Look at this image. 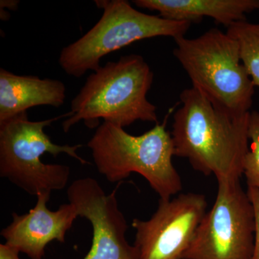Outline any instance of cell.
Instances as JSON below:
<instances>
[{
	"label": "cell",
	"mask_w": 259,
	"mask_h": 259,
	"mask_svg": "<svg viewBox=\"0 0 259 259\" xmlns=\"http://www.w3.org/2000/svg\"><path fill=\"white\" fill-rule=\"evenodd\" d=\"M19 2L18 1H5V0H2L1 1V8H10L11 10H16L18 8Z\"/></svg>",
	"instance_id": "e0dca14e"
},
{
	"label": "cell",
	"mask_w": 259,
	"mask_h": 259,
	"mask_svg": "<svg viewBox=\"0 0 259 259\" xmlns=\"http://www.w3.org/2000/svg\"><path fill=\"white\" fill-rule=\"evenodd\" d=\"M247 194L253 206L255 222V242L252 259H259V189L248 187Z\"/></svg>",
	"instance_id": "9a60e30c"
},
{
	"label": "cell",
	"mask_w": 259,
	"mask_h": 259,
	"mask_svg": "<svg viewBox=\"0 0 259 259\" xmlns=\"http://www.w3.org/2000/svg\"><path fill=\"white\" fill-rule=\"evenodd\" d=\"M51 194H38L35 207L26 214L13 212V221L1 231L5 243L30 259H44L46 248L52 241L65 243L66 233L79 217L76 207L70 202L55 211L48 208Z\"/></svg>",
	"instance_id": "30bf717a"
},
{
	"label": "cell",
	"mask_w": 259,
	"mask_h": 259,
	"mask_svg": "<svg viewBox=\"0 0 259 259\" xmlns=\"http://www.w3.org/2000/svg\"><path fill=\"white\" fill-rule=\"evenodd\" d=\"M134 3L140 8L157 11L168 20L192 23L208 17L227 28L259 10V0H134Z\"/></svg>",
	"instance_id": "7c38bea8"
},
{
	"label": "cell",
	"mask_w": 259,
	"mask_h": 259,
	"mask_svg": "<svg viewBox=\"0 0 259 259\" xmlns=\"http://www.w3.org/2000/svg\"><path fill=\"white\" fill-rule=\"evenodd\" d=\"M205 196L180 194L160 199L156 212L147 221L135 218L134 246L139 259H182L190 248L207 213Z\"/></svg>",
	"instance_id": "ba28073f"
},
{
	"label": "cell",
	"mask_w": 259,
	"mask_h": 259,
	"mask_svg": "<svg viewBox=\"0 0 259 259\" xmlns=\"http://www.w3.org/2000/svg\"><path fill=\"white\" fill-rule=\"evenodd\" d=\"M64 114L42 121H30L27 112L0 122V177L32 196L63 190L69 182L70 168L66 165L45 163L42 155L54 157L61 153L90 164L76 153L82 145H58L53 143L44 128Z\"/></svg>",
	"instance_id": "5b68a950"
},
{
	"label": "cell",
	"mask_w": 259,
	"mask_h": 259,
	"mask_svg": "<svg viewBox=\"0 0 259 259\" xmlns=\"http://www.w3.org/2000/svg\"><path fill=\"white\" fill-rule=\"evenodd\" d=\"M20 252L14 247L1 243L0 244V259H20L19 257Z\"/></svg>",
	"instance_id": "2e32d148"
},
{
	"label": "cell",
	"mask_w": 259,
	"mask_h": 259,
	"mask_svg": "<svg viewBox=\"0 0 259 259\" xmlns=\"http://www.w3.org/2000/svg\"><path fill=\"white\" fill-rule=\"evenodd\" d=\"M66 89L59 80L19 76L0 69V122L31 107L64 105Z\"/></svg>",
	"instance_id": "8fae6325"
},
{
	"label": "cell",
	"mask_w": 259,
	"mask_h": 259,
	"mask_svg": "<svg viewBox=\"0 0 259 259\" xmlns=\"http://www.w3.org/2000/svg\"><path fill=\"white\" fill-rule=\"evenodd\" d=\"M226 32L238 42L242 63L255 87L259 88V23L237 22Z\"/></svg>",
	"instance_id": "4fadbf2b"
},
{
	"label": "cell",
	"mask_w": 259,
	"mask_h": 259,
	"mask_svg": "<svg viewBox=\"0 0 259 259\" xmlns=\"http://www.w3.org/2000/svg\"><path fill=\"white\" fill-rule=\"evenodd\" d=\"M212 209L206 213L182 259H252L253 206L240 180L219 181Z\"/></svg>",
	"instance_id": "52a82bcc"
},
{
	"label": "cell",
	"mask_w": 259,
	"mask_h": 259,
	"mask_svg": "<svg viewBox=\"0 0 259 259\" xmlns=\"http://www.w3.org/2000/svg\"><path fill=\"white\" fill-rule=\"evenodd\" d=\"M249 151L245 156L243 175L248 187L259 189V112H250Z\"/></svg>",
	"instance_id": "5bb4252c"
},
{
	"label": "cell",
	"mask_w": 259,
	"mask_h": 259,
	"mask_svg": "<svg viewBox=\"0 0 259 259\" xmlns=\"http://www.w3.org/2000/svg\"><path fill=\"white\" fill-rule=\"evenodd\" d=\"M171 137L175 156L187 158L196 171L219 181L240 180L249 151L250 112L232 115L212 105L197 89L180 95Z\"/></svg>",
	"instance_id": "6da1fadb"
},
{
	"label": "cell",
	"mask_w": 259,
	"mask_h": 259,
	"mask_svg": "<svg viewBox=\"0 0 259 259\" xmlns=\"http://www.w3.org/2000/svg\"><path fill=\"white\" fill-rule=\"evenodd\" d=\"M103 15L96 25L73 44L64 48L59 63L66 74L80 78L100 68V61L110 53L138 40L166 36H185L192 23L168 20L135 9L126 0H97Z\"/></svg>",
	"instance_id": "8992f818"
},
{
	"label": "cell",
	"mask_w": 259,
	"mask_h": 259,
	"mask_svg": "<svg viewBox=\"0 0 259 259\" xmlns=\"http://www.w3.org/2000/svg\"><path fill=\"white\" fill-rule=\"evenodd\" d=\"M174 55L214 106L232 115L250 112L255 85L242 63L239 45L218 28L200 36L175 39Z\"/></svg>",
	"instance_id": "277c9868"
},
{
	"label": "cell",
	"mask_w": 259,
	"mask_h": 259,
	"mask_svg": "<svg viewBox=\"0 0 259 259\" xmlns=\"http://www.w3.org/2000/svg\"><path fill=\"white\" fill-rule=\"evenodd\" d=\"M166 120L140 136L104 122L88 144L99 173L111 183L137 173L146 179L160 199H171L178 194L182 182L172 162L175 145L167 131Z\"/></svg>",
	"instance_id": "3957f363"
},
{
	"label": "cell",
	"mask_w": 259,
	"mask_h": 259,
	"mask_svg": "<svg viewBox=\"0 0 259 259\" xmlns=\"http://www.w3.org/2000/svg\"><path fill=\"white\" fill-rule=\"evenodd\" d=\"M116 190L107 194L92 177L75 180L68 187L69 202L76 207L79 217L93 227L91 248L83 259H139L134 245L126 238L127 221Z\"/></svg>",
	"instance_id": "9c48e42d"
},
{
	"label": "cell",
	"mask_w": 259,
	"mask_h": 259,
	"mask_svg": "<svg viewBox=\"0 0 259 259\" xmlns=\"http://www.w3.org/2000/svg\"><path fill=\"white\" fill-rule=\"evenodd\" d=\"M153 81L149 65L138 54L100 66L71 100L63 131L69 132L81 121L88 128H97L100 119L123 128L138 120L158 123L156 107L147 99Z\"/></svg>",
	"instance_id": "7a4b0ae2"
}]
</instances>
